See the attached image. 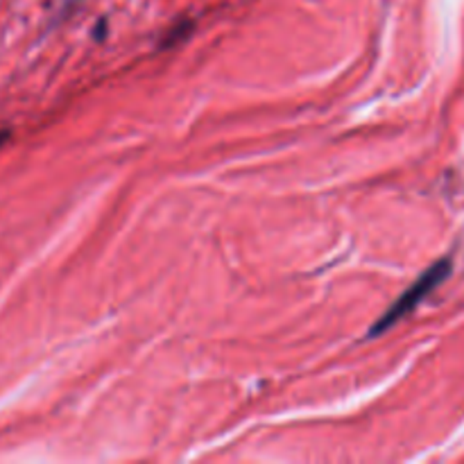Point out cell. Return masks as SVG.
<instances>
[{
    "label": "cell",
    "mask_w": 464,
    "mask_h": 464,
    "mask_svg": "<svg viewBox=\"0 0 464 464\" xmlns=\"http://www.w3.org/2000/svg\"><path fill=\"white\" fill-rule=\"evenodd\" d=\"M449 275H451V261H449V258L433 263V266H430L429 270H426L424 275H421L420 279H417L415 284H412L411 288H408L406 293H403L401 297H399L397 302L374 322V326L370 329V338H376L379 334L388 331L390 326L397 324V322L401 320V317H406L408 313L415 311V308L420 306V304L424 302V299L429 297Z\"/></svg>",
    "instance_id": "1"
},
{
    "label": "cell",
    "mask_w": 464,
    "mask_h": 464,
    "mask_svg": "<svg viewBox=\"0 0 464 464\" xmlns=\"http://www.w3.org/2000/svg\"><path fill=\"white\" fill-rule=\"evenodd\" d=\"M7 136H9V131H0V145L5 143V139H7Z\"/></svg>",
    "instance_id": "2"
}]
</instances>
